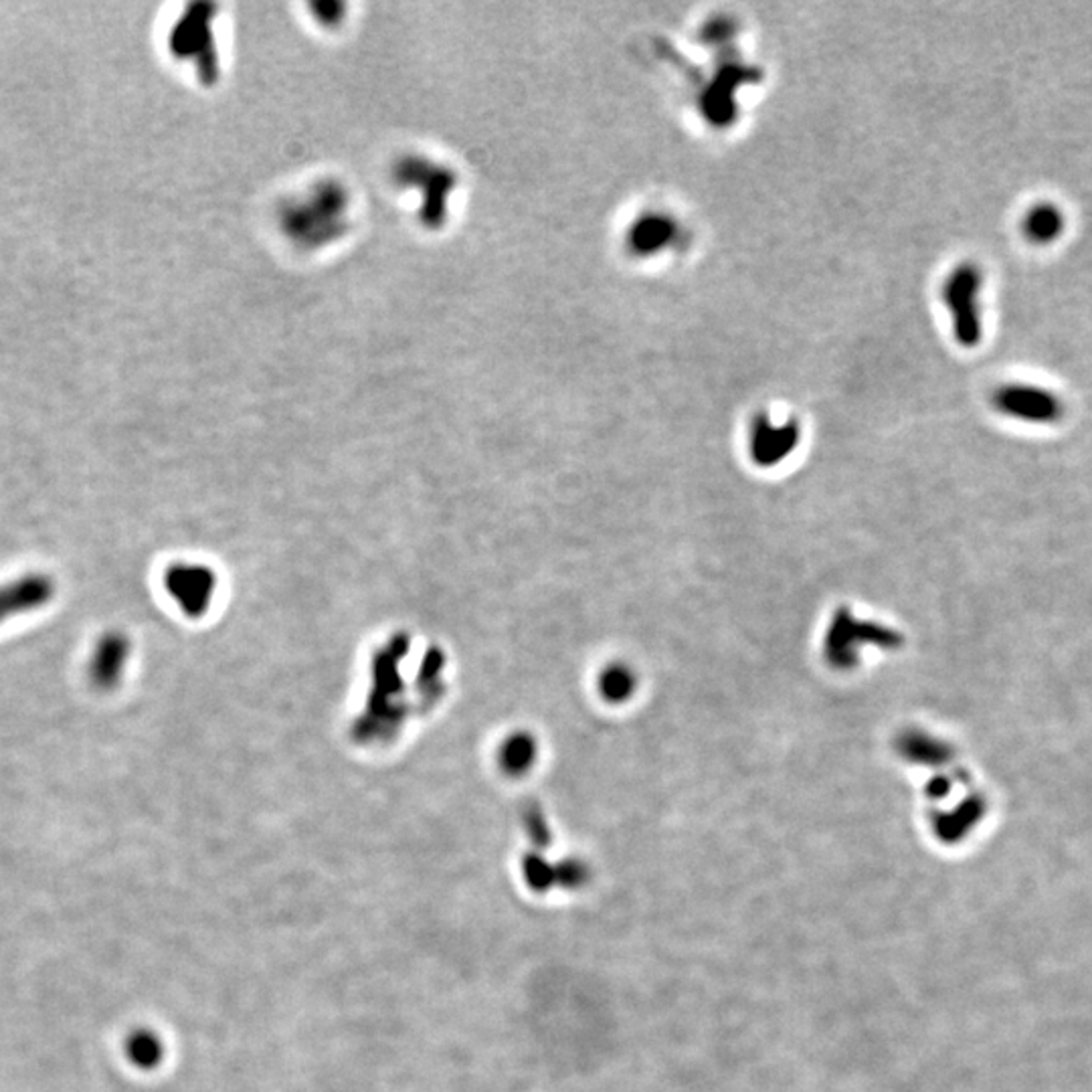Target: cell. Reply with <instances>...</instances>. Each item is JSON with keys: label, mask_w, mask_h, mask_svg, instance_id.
<instances>
[{"label": "cell", "mask_w": 1092, "mask_h": 1092, "mask_svg": "<svg viewBox=\"0 0 1092 1092\" xmlns=\"http://www.w3.org/2000/svg\"><path fill=\"white\" fill-rule=\"evenodd\" d=\"M130 656H132V644L124 632L114 630L102 635L89 656L88 674L91 684L100 693L116 690L124 678Z\"/></svg>", "instance_id": "obj_7"}, {"label": "cell", "mask_w": 1092, "mask_h": 1092, "mask_svg": "<svg viewBox=\"0 0 1092 1092\" xmlns=\"http://www.w3.org/2000/svg\"><path fill=\"white\" fill-rule=\"evenodd\" d=\"M58 583L45 573H27L0 585V625L39 611L53 601Z\"/></svg>", "instance_id": "obj_6"}, {"label": "cell", "mask_w": 1092, "mask_h": 1092, "mask_svg": "<svg viewBox=\"0 0 1092 1092\" xmlns=\"http://www.w3.org/2000/svg\"><path fill=\"white\" fill-rule=\"evenodd\" d=\"M164 585L189 618H201L213 601L217 581L205 564L178 562L166 571Z\"/></svg>", "instance_id": "obj_5"}, {"label": "cell", "mask_w": 1092, "mask_h": 1092, "mask_svg": "<svg viewBox=\"0 0 1092 1092\" xmlns=\"http://www.w3.org/2000/svg\"><path fill=\"white\" fill-rule=\"evenodd\" d=\"M637 688V676L630 665L613 664L601 672L599 693L607 702L621 704L634 696Z\"/></svg>", "instance_id": "obj_13"}, {"label": "cell", "mask_w": 1092, "mask_h": 1092, "mask_svg": "<svg viewBox=\"0 0 1092 1092\" xmlns=\"http://www.w3.org/2000/svg\"><path fill=\"white\" fill-rule=\"evenodd\" d=\"M868 644H876L883 650H894L901 644V635L876 623L858 621L850 611L841 609L836 613L824 639L827 664L836 670H852L860 658V651L864 650L862 646Z\"/></svg>", "instance_id": "obj_1"}, {"label": "cell", "mask_w": 1092, "mask_h": 1092, "mask_svg": "<svg viewBox=\"0 0 1092 1092\" xmlns=\"http://www.w3.org/2000/svg\"><path fill=\"white\" fill-rule=\"evenodd\" d=\"M983 276L974 264L957 267L945 283L947 308L953 316V332L961 346H977L981 339V316H979V290Z\"/></svg>", "instance_id": "obj_2"}, {"label": "cell", "mask_w": 1092, "mask_h": 1092, "mask_svg": "<svg viewBox=\"0 0 1092 1092\" xmlns=\"http://www.w3.org/2000/svg\"><path fill=\"white\" fill-rule=\"evenodd\" d=\"M981 815H983V803L979 799H969L961 803L955 812L941 815L937 820L939 836L943 840H960L961 836H965L979 822Z\"/></svg>", "instance_id": "obj_14"}, {"label": "cell", "mask_w": 1092, "mask_h": 1092, "mask_svg": "<svg viewBox=\"0 0 1092 1092\" xmlns=\"http://www.w3.org/2000/svg\"><path fill=\"white\" fill-rule=\"evenodd\" d=\"M211 11L213 7L208 4H192L170 30V51L180 60L196 55L199 74L205 81L213 79L217 74L215 45L208 29Z\"/></svg>", "instance_id": "obj_3"}, {"label": "cell", "mask_w": 1092, "mask_h": 1092, "mask_svg": "<svg viewBox=\"0 0 1092 1092\" xmlns=\"http://www.w3.org/2000/svg\"><path fill=\"white\" fill-rule=\"evenodd\" d=\"M899 751L906 761L916 763V765H929V767L947 763L951 757V749L947 747L945 742L929 737L927 733H918V731L902 733V737L899 738Z\"/></svg>", "instance_id": "obj_11"}, {"label": "cell", "mask_w": 1092, "mask_h": 1092, "mask_svg": "<svg viewBox=\"0 0 1092 1092\" xmlns=\"http://www.w3.org/2000/svg\"><path fill=\"white\" fill-rule=\"evenodd\" d=\"M799 443L798 423L773 426L769 417H757L751 431V458L761 468L782 464Z\"/></svg>", "instance_id": "obj_9"}, {"label": "cell", "mask_w": 1092, "mask_h": 1092, "mask_svg": "<svg viewBox=\"0 0 1092 1092\" xmlns=\"http://www.w3.org/2000/svg\"><path fill=\"white\" fill-rule=\"evenodd\" d=\"M678 236V225L665 215H646L635 223L627 236V243L635 255H651L662 252Z\"/></svg>", "instance_id": "obj_10"}, {"label": "cell", "mask_w": 1092, "mask_h": 1092, "mask_svg": "<svg viewBox=\"0 0 1092 1092\" xmlns=\"http://www.w3.org/2000/svg\"><path fill=\"white\" fill-rule=\"evenodd\" d=\"M1063 211L1052 203L1036 205L1024 219V233L1036 245H1049L1063 236Z\"/></svg>", "instance_id": "obj_12"}, {"label": "cell", "mask_w": 1092, "mask_h": 1092, "mask_svg": "<svg viewBox=\"0 0 1092 1092\" xmlns=\"http://www.w3.org/2000/svg\"><path fill=\"white\" fill-rule=\"evenodd\" d=\"M536 757V747H532V740L524 737L515 738L504 745V765L512 771H524L532 765V759Z\"/></svg>", "instance_id": "obj_15"}, {"label": "cell", "mask_w": 1092, "mask_h": 1092, "mask_svg": "<svg viewBox=\"0 0 1092 1092\" xmlns=\"http://www.w3.org/2000/svg\"><path fill=\"white\" fill-rule=\"evenodd\" d=\"M759 77V72H753L749 67H742V65H726L724 69L719 72V75L714 77V81L710 84V88L707 89L704 98H702V110H704V116L714 124V126H726L735 119V112H737V104H735V91H737L742 84H747L749 79H757Z\"/></svg>", "instance_id": "obj_8"}, {"label": "cell", "mask_w": 1092, "mask_h": 1092, "mask_svg": "<svg viewBox=\"0 0 1092 1092\" xmlns=\"http://www.w3.org/2000/svg\"><path fill=\"white\" fill-rule=\"evenodd\" d=\"M995 409L1030 423H1056L1064 414L1063 401L1042 386L1007 384L995 397Z\"/></svg>", "instance_id": "obj_4"}, {"label": "cell", "mask_w": 1092, "mask_h": 1092, "mask_svg": "<svg viewBox=\"0 0 1092 1092\" xmlns=\"http://www.w3.org/2000/svg\"><path fill=\"white\" fill-rule=\"evenodd\" d=\"M130 1052H132L134 1061L140 1064H147L150 1066L152 1063H156L161 1058V1049H158V1042L156 1038H152L150 1033H138L132 1040V1046H130Z\"/></svg>", "instance_id": "obj_16"}]
</instances>
